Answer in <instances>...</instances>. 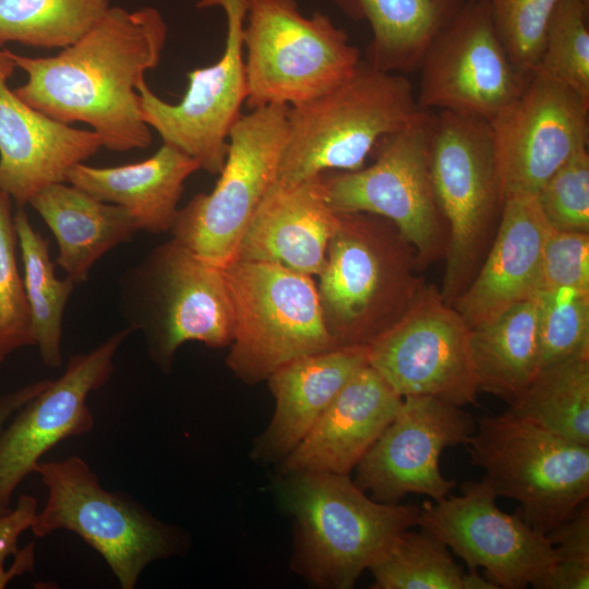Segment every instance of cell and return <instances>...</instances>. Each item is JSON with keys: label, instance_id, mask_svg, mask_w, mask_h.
<instances>
[{"label": "cell", "instance_id": "cell-37", "mask_svg": "<svg viewBox=\"0 0 589 589\" xmlns=\"http://www.w3.org/2000/svg\"><path fill=\"white\" fill-rule=\"evenodd\" d=\"M536 199L553 230L589 232L588 147L560 167Z\"/></svg>", "mask_w": 589, "mask_h": 589}, {"label": "cell", "instance_id": "cell-22", "mask_svg": "<svg viewBox=\"0 0 589 589\" xmlns=\"http://www.w3.org/2000/svg\"><path fill=\"white\" fill-rule=\"evenodd\" d=\"M401 397L370 364L340 389L280 472L349 474L402 405Z\"/></svg>", "mask_w": 589, "mask_h": 589}, {"label": "cell", "instance_id": "cell-31", "mask_svg": "<svg viewBox=\"0 0 589 589\" xmlns=\"http://www.w3.org/2000/svg\"><path fill=\"white\" fill-rule=\"evenodd\" d=\"M110 0H0V48H65L110 9Z\"/></svg>", "mask_w": 589, "mask_h": 589}, {"label": "cell", "instance_id": "cell-29", "mask_svg": "<svg viewBox=\"0 0 589 589\" xmlns=\"http://www.w3.org/2000/svg\"><path fill=\"white\" fill-rule=\"evenodd\" d=\"M504 413L589 445V358L541 369Z\"/></svg>", "mask_w": 589, "mask_h": 589}, {"label": "cell", "instance_id": "cell-7", "mask_svg": "<svg viewBox=\"0 0 589 589\" xmlns=\"http://www.w3.org/2000/svg\"><path fill=\"white\" fill-rule=\"evenodd\" d=\"M36 472L48 494L33 534L76 533L101 555L121 589H133L151 563L187 550L180 528L158 520L128 494L106 490L83 458L39 462Z\"/></svg>", "mask_w": 589, "mask_h": 589}, {"label": "cell", "instance_id": "cell-11", "mask_svg": "<svg viewBox=\"0 0 589 589\" xmlns=\"http://www.w3.org/2000/svg\"><path fill=\"white\" fill-rule=\"evenodd\" d=\"M288 108L269 105L241 115L229 134L219 179L179 208L172 239L201 259L225 268L271 185L288 134Z\"/></svg>", "mask_w": 589, "mask_h": 589}, {"label": "cell", "instance_id": "cell-18", "mask_svg": "<svg viewBox=\"0 0 589 589\" xmlns=\"http://www.w3.org/2000/svg\"><path fill=\"white\" fill-rule=\"evenodd\" d=\"M474 431L473 417L461 407L431 396H406L356 466L353 482L381 503L397 504L410 493L440 501L455 486L442 474L440 457L447 447L468 444Z\"/></svg>", "mask_w": 589, "mask_h": 589}, {"label": "cell", "instance_id": "cell-40", "mask_svg": "<svg viewBox=\"0 0 589 589\" xmlns=\"http://www.w3.org/2000/svg\"><path fill=\"white\" fill-rule=\"evenodd\" d=\"M556 563L589 566V503L585 501L565 520L546 533Z\"/></svg>", "mask_w": 589, "mask_h": 589}, {"label": "cell", "instance_id": "cell-1", "mask_svg": "<svg viewBox=\"0 0 589 589\" xmlns=\"http://www.w3.org/2000/svg\"><path fill=\"white\" fill-rule=\"evenodd\" d=\"M161 13L110 7L80 39L50 57L9 50L27 81L13 89L31 107L62 123L92 127L103 147L142 149L152 143L139 84L161 58L167 38Z\"/></svg>", "mask_w": 589, "mask_h": 589}, {"label": "cell", "instance_id": "cell-8", "mask_svg": "<svg viewBox=\"0 0 589 589\" xmlns=\"http://www.w3.org/2000/svg\"><path fill=\"white\" fill-rule=\"evenodd\" d=\"M250 110L298 106L347 80L360 50L324 13H301L296 0H249L242 31Z\"/></svg>", "mask_w": 589, "mask_h": 589}, {"label": "cell", "instance_id": "cell-2", "mask_svg": "<svg viewBox=\"0 0 589 589\" xmlns=\"http://www.w3.org/2000/svg\"><path fill=\"white\" fill-rule=\"evenodd\" d=\"M279 506L294 520L292 569L326 589H350L404 531L421 506L381 503L349 474L279 472Z\"/></svg>", "mask_w": 589, "mask_h": 589}, {"label": "cell", "instance_id": "cell-33", "mask_svg": "<svg viewBox=\"0 0 589 589\" xmlns=\"http://www.w3.org/2000/svg\"><path fill=\"white\" fill-rule=\"evenodd\" d=\"M588 17L589 0H558L545 29L537 69L569 86L587 100H589Z\"/></svg>", "mask_w": 589, "mask_h": 589}, {"label": "cell", "instance_id": "cell-13", "mask_svg": "<svg viewBox=\"0 0 589 589\" xmlns=\"http://www.w3.org/2000/svg\"><path fill=\"white\" fill-rule=\"evenodd\" d=\"M249 0H200L196 7H220L227 21L225 51L212 65L194 69L178 104H169L142 81L137 91L144 121L172 146L197 161L201 170L219 175L228 154L229 134L247 98L242 31Z\"/></svg>", "mask_w": 589, "mask_h": 589}, {"label": "cell", "instance_id": "cell-30", "mask_svg": "<svg viewBox=\"0 0 589 589\" xmlns=\"http://www.w3.org/2000/svg\"><path fill=\"white\" fill-rule=\"evenodd\" d=\"M21 248L24 289L29 306L35 346L46 366L61 368L62 320L75 283L58 279L49 242L37 232L23 207L13 216Z\"/></svg>", "mask_w": 589, "mask_h": 589}, {"label": "cell", "instance_id": "cell-17", "mask_svg": "<svg viewBox=\"0 0 589 589\" xmlns=\"http://www.w3.org/2000/svg\"><path fill=\"white\" fill-rule=\"evenodd\" d=\"M589 100L542 71L491 123L505 200L536 196L578 151L588 147Z\"/></svg>", "mask_w": 589, "mask_h": 589}, {"label": "cell", "instance_id": "cell-4", "mask_svg": "<svg viewBox=\"0 0 589 589\" xmlns=\"http://www.w3.org/2000/svg\"><path fill=\"white\" fill-rule=\"evenodd\" d=\"M425 111L404 74L362 60L336 87L289 106L276 180L296 183L329 171L358 170L382 137L412 124Z\"/></svg>", "mask_w": 589, "mask_h": 589}, {"label": "cell", "instance_id": "cell-25", "mask_svg": "<svg viewBox=\"0 0 589 589\" xmlns=\"http://www.w3.org/2000/svg\"><path fill=\"white\" fill-rule=\"evenodd\" d=\"M201 170L195 159L164 144L147 159L117 167L75 165L67 182L107 203L124 207L140 230L170 232L185 180Z\"/></svg>", "mask_w": 589, "mask_h": 589}, {"label": "cell", "instance_id": "cell-41", "mask_svg": "<svg viewBox=\"0 0 589 589\" xmlns=\"http://www.w3.org/2000/svg\"><path fill=\"white\" fill-rule=\"evenodd\" d=\"M51 380H41L0 397V429L33 397L48 386ZM8 514L0 510V516Z\"/></svg>", "mask_w": 589, "mask_h": 589}, {"label": "cell", "instance_id": "cell-42", "mask_svg": "<svg viewBox=\"0 0 589 589\" xmlns=\"http://www.w3.org/2000/svg\"><path fill=\"white\" fill-rule=\"evenodd\" d=\"M462 589H498L489 578L480 576L478 569H468L462 576Z\"/></svg>", "mask_w": 589, "mask_h": 589}, {"label": "cell", "instance_id": "cell-39", "mask_svg": "<svg viewBox=\"0 0 589 589\" xmlns=\"http://www.w3.org/2000/svg\"><path fill=\"white\" fill-rule=\"evenodd\" d=\"M37 512L35 497L23 494L17 498L14 508L0 516V589L5 588L14 577L33 572L34 553L17 558L10 568H5V561L11 555L21 556L33 544L20 551L17 540L25 530L31 528Z\"/></svg>", "mask_w": 589, "mask_h": 589}, {"label": "cell", "instance_id": "cell-15", "mask_svg": "<svg viewBox=\"0 0 589 589\" xmlns=\"http://www.w3.org/2000/svg\"><path fill=\"white\" fill-rule=\"evenodd\" d=\"M369 347V364L401 396L476 404L471 328L435 286L424 285L407 314Z\"/></svg>", "mask_w": 589, "mask_h": 589}, {"label": "cell", "instance_id": "cell-35", "mask_svg": "<svg viewBox=\"0 0 589 589\" xmlns=\"http://www.w3.org/2000/svg\"><path fill=\"white\" fill-rule=\"evenodd\" d=\"M13 216L12 199L0 189V362L13 351L36 344L16 263L17 235Z\"/></svg>", "mask_w": 589, "mask_h": 589}, {"label": "cell", "instance_id": "cell-3", "mask_svg": "<svg viewBox=\"0 0 589 589\" xmlns=\"http://www.w3.org/2000/svg\"><path fill=\"white\" fill-rule=\"evenodd\" d=\"M338 215L318 275L322 313L338 346H370L407 314L425 284L413 247L392 221Z\"/></svg>", "mask_w": 589, "mask_h": 589}, {"label": "cell", "instance_id": "cell-34", "mask_svg": "<svg viewBox=\"0 0 589 589\" xmlns=\"http://www.w3.org/2000/svg\"><path fill=\"white\" fill-rule=\"evenodd\" d=\"M536 298L540 370L589 358V291L558 288L539 291Z\"/></svg>", "mask_w": 589, "mask_h": 589}, {"label": "cell", "instance_id": "cell-16", "mask_svg": "<svg viewBox=\"0 0 589 589\" xmlns=\"http://www.w3.org/2000/svg\"><path fill=\"white\" fill-rule=\"evenodd\" d=\"M496 498L484 479L467 481L458 496L425 501L418 526L452 549L468 569L482 567L498 588H536L556 563L553 544L517 513L501 510Z\"/></svg>", "mask_w": 589, "mask_h": 589}, {"label": "cell", "instance_id": "cell-43", "mask_svg": "<svg viewBox=\"0 0 589 589\" xmlns=\"http://www.w3.org/2000/svg\"><path fill=\"white\" fill-rule=\"evenodd\" d=\"M464 1H469V0H464Z\"/></svg>", "mask_w": 589, "mask_h": 589}, {"label": "cell", "instance_id": "cell-24", "mask_svg": "<svg viewBox=\"0 0 589 589\" xmlns=\"http://www.w3.org/2000/svg\"><path fill=\"white\" fill-rule=\"evenodd\" d=\"M369 364L368 346H341L286 363L268 378L275 410L253 444L260 462H281L340 389Z\"/></svg>", "mask_w": 589, "mask_h": 589}, {"label": "cell", "instance_id": "cell-19", "mask_svg": "<svg viewBox=\"0 0 589 589\" xmlns=\"http://www.w3.org/2000/svg\"><path fill=\"white\" fill-rule=\"evenodd\" d=\"M132 333L125 327L93 350L71 356L64 372L23 405L0 429V510L9 513L17 485L36 472L40 458L61 441L91 432L86 398L113 372V358Z\"/></svg>", "mask_w": 589, "mask_h": 589}, {"label": "cell", "instance_id": "cell-26", "mask_svg": "<svg viewBox=\"0 0 589 589\" xmlns=\"http://www.w3.org/2000/svg\"><path fill=\"white\" fill-rule=\"evenodd\" d=\"M28 204L58 243L55 263L75 284L86 280L103 255L140 230L124 207L103 202L68 182L46 187Z\"/></svg>", "mask_w": 589, "mask_h": 589}, {"label": "cell", "instance_id": "cell-21", "mask_svg": "<svg viewBox=\"0 0 589 589\" xmlns=\"http://www.w3.org/2000/svg\"><path fill=\"white\" fill-rule=\"evenodd\" d=\"M551 231L536 196L505 200L496 235L479 271L452 304L470 328L540 291L543 250Z\"/></svg>", "mask_w": 589, "mask_h": 589}, {"label": "cell", "instance_id": "cell-32", "mask_svg": "<svg viewBox=\"0 0 589 589\" xmlns=\"http://www.w3.org/2000/svg\"><path fill=\"white\" fill-rule=\"evenodd\" d=\"M369 569L374 589H462L465 573L448 548L423 528L401 532Z\"/></svg>", "mask_w": 589, "mask_h": 589}, {"label": "cell", "instance_id": "cell-6", "mask_svg": "<svg viewBox=\"0 0 589 589\" xmlns=\"http://www.w3.org/2000/svg\"><path fill=\"white\" fill-rule=\"evenodd\" d=\"M119 285L127 327L142 333L149 358L164 372L187 341L230 345L232 306L224 268L173 239L128 268Z\"/></svg>", "mask_w": 589, "mask_h": 589}, {"label": "cell", "instance_id": "cell-27", "mask_svg": "<svg viewBox=\"0 0 589 589\" xmlns=\"http://www.w3.org/2000/svg\"><path fill=\"white\" fill-rule=\"evenodd\" d=\"M464 0H334L350 17L366 21V62L405 74L418 69L436 34Z\"/></svg>", "mask_w": 589, "mask_h": 589}, {"label": "cell", "instance_id": "cell-10", "mask_svg": "<svg viewBox=\"0 0 589 589\" xmlns=\"http://www.w3.org/2000/svg\"><path fill=\"white\" fill-rule=\"evenodd\" d=\"M467 445L496 495L517 501V514L542 533L588 500L589 445L506 413L479 418Z\"/></svg>", "mask_w": 589, "mask_h": 589}, {"label": "cell", "instance_id": "cell-28", "mask_svg": "<svg viewBox=\"0 0 589 589\" xmlns=\"http://www.w3.org/2000/svg\"><path fill=\"white\" fill-rule=\"evenodd\" d=\"M471 349L479 390L513 404L540 371L536 296L472 327Z\"/></svg>", "mask_w": 589, "mask_h": 589}, {"label": "cell", "instance_id": "cell-9", "mask_svg": "<svg viewBox=\"0 0 589 589\" xmlns=\"http://www.w3.org/2000/svg\"><path fill=\"white\" fill-rule=\"evenodd\" d=\"M232 306L227 365L247 384L338 344L327 330L312 276L283 265L235 260L225 268Z\"/></svg>", "mask_w": 589, "mask_h": 589}, {"label": "cell", "instance_id": "cell-14", "mask_svg": "<svg viewBox=\"0 0 589 589\" xmlns=\"http://www.w3.org/2000/svg\"><path fill=\"white\" fill-rule=\"evenodd\" d=\"M419 68L421 109L474 115L490 124L519 96L529 77L509 59L486 0L464 1L436 34Z\"/></svg>", "mask_w": 589, "mask_h": 589}, {"label": "cell", "instance_id": "cell-38", "mask_svg": "<svg viewBox=\"0 0 589 589\" xmlns=\"http://www.w3.org/2000/svg\"><path fill=\"white\" fill-rule=\"evenodd\" d=\"M589 291V232L553 230L544 245L540 291Z\"/></svg>", "mask_w": 589, "mask_h": 589}, {"label": "cell", "instance_id": "cell-20", "mask_svg": "<svg viewBox=\"0 0 589 589\" xmlns=\"http://www.w3.org/2000/svg\"><path fill=\"white\" fill-rule=\"evenodd\" d=\"M15 68L0 48V189L24 207L46 187L67 182L103 143L94 131L53 120L17 97L8 85Z\"/></svg>", "mask_w": 589, "mask_h": 589}, {"label": "cell", "instance_id": "cell-12", "mask_svg": "<svg viewBox=\"0 0 589 589\" xmlns=\"http://www.w3.org/2000/svg\"><path fill=\"white\" fill-rule=\"evenodd\" d=\"M430 111L375 145L373 164L322 175L329 207L368 213L392 221L413 247L420 268L444 257L447 228L432 189L428 124Z\"/></svg>", "mask_w": 589, "mask_h": 589}, {"label": "cell", "instance_id": "cell-23", "mask_svg": "<svg viewBox=\"0 0 589 589\" xmlns=\"http://www.w3.org/2000/svg\"><path fill=\"white\" fill-rule=\"evenodd\" d=\"M338 216L327 203L322 175L296 183L276 180L252 216L236 260L318 276Z\"/></svg>", "mask_w": 589, "mask_h": 589}, {"label": "cell", "instance_id": "cell-5", "mask_svg": "<svg viewBox=\"0 0 589 589\" xmlns=\"http://www.w3.org/2000/svg\"><path fill=\"white\" fill-rule=\"evenodd\" d=\"M428 149L432 189L447 228L440 292L452 305L474 278L493 242L505 197L486 120L448 110L430 112Z\"/></svg>", "mask_w": 589, "mask_h": 589}, {"label": "cell", "instance_id": "cell-36", "mask_svg": "<svg viewBox=\"0 0 589 589\" xmlns=\"http://www.w3.org/2000/svg\"><path fill=\"white\" fill-rule=\"evenodd\" d=\"M509 59L524 75L538 69L545 29L558 0H486Z\"/></svg>", "mask_w": 589, "mask_h": 589}]
</instances>
